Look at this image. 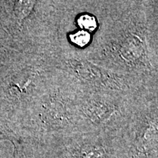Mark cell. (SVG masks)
I'll list each match as a JSON object with an SVG mask.
<instances>
[{"label": "cell", "mask_w": 158, "mask_h": 158, "mask_svg": "<svg viewBox=\"0 0 158 158\" xmlns=\"http://www.w3.org/2000/svg\"><path fill=\"white\" fill-rule=\"evenodd\" d=\"M80 91L54 70L44 91L31 103V115L43 130L48 132L81 127L77 107Z\"/></svg>", "instance_id": "obj_3"}, {"label": "cell", "mask_w": 158, "mask_h": 158, "mask_svg": "<svg viewBox=\"0 0 158 158\" xmlns=\"http://www.w3.org/2000/svg\"><path fill=\"white\" fill-rule=\"evenodd\" d=\"M100 21L84 56L157 92V2L98 1Z\"/></svg>", "instance_id": "obj_1"}, {"label": "cell", "mask_w": 158, "mask_h": 158, "mask_svg": "<svg viewBox=\"0 0 158 158\" xmlns=\"http://www.w3.org/2000/svg\"><path fill=\"white\" fill-rule=\"evenodd\" d=\"M157 97L80 91L77 98L81 126L107 129L131 123L141 104Z\"/></svg>", "instance_id": "obj_4"}, {"label": "cell", "mask_w": 158, "mask_h": 158, "mask_svg": "<svg viewBox=\"0 0 158 158\" xmlns=\"http://www.w3.org/2000/svg\"><path fill=\"white\" fill-rule=\"evenodd\" d=\"M45 57L51 68L82 92L135 96L157 94L141 87L131 79L100 66L81 55L56 51Z\"/></svg>", "instance_id": "obj_2"}]
</instances>
